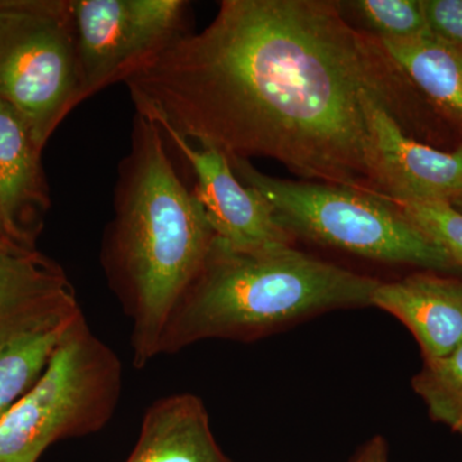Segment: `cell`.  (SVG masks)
Returning <instances> with one entry per match:
<instances>
[{
    "mask_svg": "<svg viewBox=\"0 0 462 462\" xmlns=\"http://www.w3.org/2000/svg\"><path fill=\"white\" fill-rule=\"evenodd\" d=\"M339 7L352 25L378 41H407L430 32L421 0H351Z\"/></svg>",
    "mask_w": 462,
    "mask_h": 462,
    "instance_id": "16",
    "label": "cell"
},
{
    "mask_svg": "<svg viewBox=\"0 0 462 462\" xmlns=\"http://www.w3.org/2000/svg\"><path fill=\"white\" fill-rule=\"evenodd\" d=\"M81 98L125 83L187 35L184 0H71Z\"/></svg>",
    "mask_w": 462,
    "mask_h": 462,
    "instance_id": "7",
    "label": "cell"
},
{
    "mask_svg": "<svg viewBox=\"0 0 462 462\" xmlns=\"http://www.w3.org/2000/svg\"><path fill=\"white\" fill-rule=\"evenodd\" d=\"M76 319L0 352V420L41 378L58 343Z\"/></svg>",
    "mask_w": 462,
    "mask_h": 462,
    "instance_id": "15",
    "label": "cell"
},
{
    "mask_svg": "<svg viewBox=\"0 0 462 462\" xmlns=\"http://www.w3.org/2000/svg\"><path fill=\"white\" fill-rule=\"evenodd\" d=\"M126 462H230L216 442L208 413L190 393L161 398L145 411Z\"/></svg>",
    "mask_w": 462,
    "mask_h": 462,
    "instance_id": "13",
    "label": "cell"
},
{
    "mask_svg": "<svg viewBox=\"0 0 462 462\" xmlns=\"http://www.w3.org/2000/svg\"><path fill=\"white\" fill-rule=\"evenodd\" d=\"M430 32L462 48V0H421Z\"/></svg>",
    "mask_w": 462,
    "mask_h": 462,
    "instance_id": "19",
    "label": "cell"
},
{
    "mask_svg": "<svg viewBox=\"0 0 462 462\" xmlns=\"http://www.w3.org/2000/svg\"><path fill=\"white\" fill-rule=\"evenodd\" d=\"M380 42L412 88L462 127V48L431 32Z\"/></svg>",
    "mask_w": 462,
    "mask_h": 462,
    "instance_id": "14",
    "label": "cell"
},
{
    "mask_svg": "<svg viewBox=\"0 0 462 462\" xmlns=\"http://www.w3.org/2000/svg\"><path fill=\"white\" fill-rule=\"evenodd\" d=\"M378 182L389 203L451 202L462 193V144L442 152L416 142L391 112L373 111Z\"/></svg>",
    "mask_w": 462,
    "mask_h": 462,
    "instance_id": "10",
    "label": "cell"
},
{
    "mask_svg": "<svg viewBox=\"0 0 462 462\" xmlns=\"http://www.w3.org/2000/svg\"><path fill=\"white\" fill-rule=\"evenodd\" d=\"M125 84L136 114L197 147L272 158L306 181L383 200L373 111L403 126L412 88L329 0H224L205 30Z\"/></svg>",
    "mask_w": 462,
    "mask_h": 462,
    "instance_id": "1",
    "label": "cell"
},
{
    "mask_svg": "<svg viewBox=\"0 0 462 462\" xmlns=\"http://www.w3.org/2000/svg\"><path fill=\"white\" fill-rule=\"evenodd\" d=\"M413 225L443 249L462 272V214L448 202H397Z\"/></svg>",
    "mask_w": 462,
    "mask_h": 462,
    "instance_id": "18",
    "label": "cell"
},
{
    "mask_svg": "<svg viewBox=\"0 0 462 462\" xmlns=\"http://www.w3.org/2000/svg\"><path fill=\"white\" fill-rule=\"evenodd\" d=\"M161 130L193 170L194 196L220 245L245 254L293 247L296 238L278 220L272 203L239 180L223 152L197 147L172 130Z\"/></svg>",
    "mask_w": 462,
    "mask_h": 462,
    "instance_id": "8",
    "label": "cell"
},
{
    "mask_svg": "<svg viewBox=\"0 0 462 462\" xmlns=\"http://www.w3.org/2000/svg\"><path fill=\"white\" fill-rule=\"evenodd\" d=\"M372 306L403 322L424 360L445 357L462 345V282L436 273H419L382 282Z\"/></svg>",
    "mask_w": 462,
    "mask_h": 462,
    "instance_id": "12",
    "label": "cell"
},
{
    "mask_svg": "<svg viewBox=\"0 0 462 462\" xmlns=\"http://www.w3.org/2000/svg\"><path fill=\"white\" fill-rule=\"evenodd\" d=\"M412 388L427 404L430 418L462 438V345L445 357L424 360Z\"/></svg>",
    "mask_w": 462,
    "mask_h": 462,
    "instance_id": "17",
    "label": "cell"
},
{
    "mask_svg": "<svg viewBox=\"0 0 462 462\" xmlns=\"http://www.w3.org/2000/svg\"><path fill=\"white\" fill-rule=\"evenodd\" d=\"M0 251L5 252H27L25 249L18 248L16 245H9V243L3 242L0 240Z\"/></svg>",
    "mask_w": 462,
    "mask_h": 462,
    "instance_id": "21",
    "label": "cell"
},
{
    "mask_svg": "<svg viewBox=\"0 0 462 462\" xmlns=\"http://www.w3.org/2000/svg\"><path fill=\"white\" fill-rule=\"evenodd\" d=\"M0 240H3V242H5V243H9V245H14V243H12L11 240H9L7 233H5V225H3L2 216H0ZM16 247H17V245H16ZM18 248H20V247H18ZM25 251H26V249H25Z\"/></svg>",
    "mask_w": 462,
    "mask_h": 462,
    "instance_id": "22",
    "label": "cell"
},
{
    "mask_svg": "<svg viewBox=\"0 0 462 462\" xmlns=\"http://www.w3.org/2000/svg\"><path fill=\"white\" fill-rule=\"evenodd\" d=\"M166 144L153 120L134 116L130 149L118 166L114 217L100 249L109 287L132 322L130 343L138 369L160 355L170 318L216 238Z\"/></svg>",
    "mask_w": 462,
    "mask_h": 462,
    "instance_id": "2",
    "label": "cell"
},
{
    "mask_svg": "<svg viewBox=\"0 0 462 462\" xmlns=\"http://www.w3.org/2000/svg\"><path fill=\"white\" fill-rule=\"evenodd\" d=\"M379 284L294 247L245 254L215 238L170 318L160 355L206 339H254L321 312L372 306Z\"/></svg>",
    "mask_w": 462,
    "mask_h": 462,
    "instance_id": "3",
    "label": "cell"
},
{
    "mask_svg": "<svg viewBox=\"0 0 462 462\" xmlns=\"http://www.w3.org/2000/svg\"><path fill=\"white\" fill-rule=\"evenodd\" d=\"M81 314L60 264L41 252L0 251V352Z\"/></svg>",
    "mask_w": 462,
    "mask_h": 462,
    "instance_id": "9",
    "label": "cell"
},
{
    "mask_svg": "<svg viewBox=\"0 0 462 462\" xmlns=\"http://www.w3.org/2000/svg\"><path fill=\"white\" fill-rule=\"evenodd\" d=\"M351 462H389L388 445L384 438H373L358 451Z\"/></svg>",
    "mask_w": 462,
    "mask_h": 462,
    "instance_id": "20",
    "label": "cell"
},
{
    "mask_svg": "<svg viewBox=\"0 0 462 462\" xmlns=\"http://www.w3.org/2000/svg\"><path fill=\"white\" fill-rule=\"evenodd\" d=\"M123 391V364L79 315L41 378L0 420V462H36L60 439L102 430Z\"/></svg>",
    "mask_w": 462,
    "mask_h": 462,
    "instance_id": "5",
    "label": "cell"
},
{
    "mask_svg": "<svg viewBox=\"0 0 462 462\" xmlns=\"http://www.w3.org/2000/svg\"><path fill=\"white\" fill-rule=\"evenodd\" d=\"M42 153L20 116L0 99V216L9 240L26 251H36L51 208Z\"/></svg>",
    "mask_w": 462,
    "mask_h": 462,
    "instance_id": "11",
    "label": "cell"
},
{
    "mask_svg": "<svg viewBox=\"0 0 462 462\" xmlns=\"http://www.w3.org/2000/svg\"><path fill=\"white\" fill-rule=\"evenodd\" d=\"M0 99L42 152L83 102L71 0H0Z\"/></svg>",
    "mask_w": 462,
    "mask_h": 462,
    "instance_id": "6",
    "label": "cell"
},
{
    "mask_svg": "<svg viewBox=\"0 0 462 462\" xmlns=\"http://www.w3.org/2000/svg\"><path fill=\"white\" fill-rule=\"evenodd\" d=\"M227 158L239 180L272 203L276 217L294 238L378 263L458 272L448 254L393 203L340 185L273 178L245 158Z\"/></svg>",
    "mask_w": 462,
    "mask_h": 462,
    "instance_id": "4",
    "label": "cell"
},
{
    "mask_svg": "<svg viewBox=\"0 0 462 462\" xmlns=\"http://www.w3.org/2000/svg\"><path fill=\"white\" fill-rule=\"evenodd\" d=\"M449 203H451L452 207H455V208L462 214V193L460 196L456 197L455 199H452Z\"/></svg>",
    "mask_w": 462,
    "mask_h": 462,
    "instance_id": "23",
    "label": "cell"
}]
</instances>
